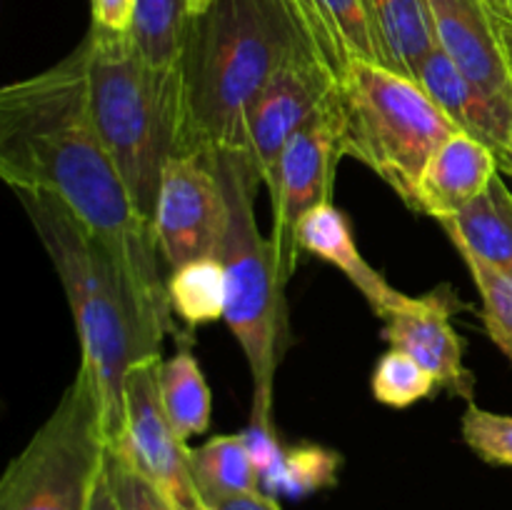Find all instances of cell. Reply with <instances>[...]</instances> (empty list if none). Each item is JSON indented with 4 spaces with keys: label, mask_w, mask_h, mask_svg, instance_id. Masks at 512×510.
Returning <instances> with one entry per match:
<instances>
[{
    "label": "cell",
    "mask_w": 512,
    "mask_h": 510,
    "mask_svg": "<svg viewBox=\"0 0 512 510\" xmlns=\"http://www.w3.org/2000/svg\"><path fill=\"white\" fill-rule=\"evenodd\" d=\"M0 175L13 190L60 200L113 250L150 303L173 315L153 223L90 113L83 43L53 68L0 90Z\"/></svg>",
    "instance_id": "1"
},
{
    "label": "cell",
    "mask_w": 512,
    "mask_h": 510,
    "mask_svg": "<svg viewBox=\"0 0 512 510\" xmlns=\"http://www.w3.org/2000/svg\"><path fill=\"white\" fill-rule=\"evenodd\" d=\"M15 195L65 290L80 343V368L95 388L105 445L115 448L125 433L130 368L140 360L163 358L173 315L150 303L113 250L60 200L33 190H15Z\"/></svg>",
    "instance_id": "2"
},
{
    "label": "cell",
    "mask_w": 512,
    "mask_h": 510,
    "mask_svg": "<svg viewBox=\"0 0 512 510\" xmlns=\"http://www.w3.org/2000/svg\"><path fill=\"white\" fill-rule=\"evenodd\" d=\"M303 45L285 0H218L190 15L180 53V153H245L248 108Z\"/></svg>",
    "instance_id": "3"
},
{
    "label": "cell",
    "mask_w": 512,
    "mask_h": 510,
    "mask_svg": "<svg viewBox=\"0 0 512 510\" xmlns=\"http://www.w3.org/2000/svg\"><path fill=\"white\" fill-rule=\"evenodd\" d=\"M88 103L95 128L140 213L153 223L163 170L180 153L183 85L180 63L158 68L140 55L128 30L93 25L83 38Z\"/></svg>",
    "instance_id": "4"
},
{
    "label": "cell",
    "mask_w": 512,
    "mask_h": 510,
    "mask_svg": "<svg viewBox=\"0 0 512 510\" xmlns=\"http://www.w3.org/2000/svg\"><path fill=\"white\" fill-rule=\"evenodd\" d=\"M220 183L228 198V228L215 258L225 270V323L248 360L253 378V418L250 428H273L275 373L285 353V283L280 280L275 250L263 238L255 220V193L263 185L258 170L245 153H213Z\"/></svg>",
    "instance_id": "5"
},
{
    "label": "cell",
    "mask_w": 512,
    "mask_h": 510,
    "mask_svg": "<svg viewBox=\"0 0 512 510\" xmlns=\"http://www.w3.org/2000/svg\"><path fill=\"white\" fill-rule=\"evenodd\" d=\"M343 153L390 185L410 210L420 175L455 123L415 78L373 60H358L338 78Z\"/></svg>",
    "instance_id": "6"
},
{
    "label": "cell",
    "mask_w": 512,
    "mask_h": 510,
    "mask_svg": "<svg viewBox=\"0 0 512 510\" xmlns=\"http://www.w3.org/2000/svg\"><path fill=\"white\" fill-rule=\"evenodd\" d=\"M105 445L90 375L78 368L53 413L0 478V510H90Z\"/></svg>",
    "instance_id": "7"
},
{
    "label": "cell",
    "mask_w": 512,
    "mask_h": 510,
    "mask_svg": "<svg viewBox=\"0 0 512 510\" xmlns=\"http://www.w3.org/2000/svg\"><path fill=\"white\" fill-rule=\"evenodd\" d=\"M343 123V103L335 85L333 93L318 105V110L290 138L280 155L278 180L270 190V205H273L270 243L283 283H288L298 265L300 220L318 205L333 203L335 170L340 158H345Z\"/></svg>",
    "instance_id": "8"
},
{
    "label": "cell",
    "mask_w": 512,
    "mask_h": 510,
    "mask_svg": "<svg viewBox=\"0 0 512 510\" xmlns=\"http://www.w3.org/2000/svg\"><path fill=\"white\" fill-rule=\"evenodd\" d=\"M228 198L213 153H180L168 160L153 210L158 250L168 270L215 258L228 228Z\"/></svg>",
    "instance_id": "9"
},
{
    "label": "cell",
    "mask_w": 512,
    "mask_h": 510,
    "mask_svg": "<svg viewBox=\"0 0 512 510\" xmlns=\"http://www.w3.org/2000/svg\"><path fill=\"white\" fill-rule=\"evenodd\" d=\"M163 358L140 360L125 385V433L108 448L148 478L175 510H208L190 473L188 445L175 435L158 395V368Z\"/></svg>",
    "instance_id": "10"
},
{
    "label": "cell",
    "mask_w": 512,
    "mask_h": 510,
    "mask_svg": "<svg viewBox=\"0 0 512 510\" xmlns=\"http://www.w3.org/2000/svg\"><path fill=\"white\" fill-rule=\"evenodd\" d=\"M335 85V73L308 43L268 80L248 108L245 155L255 165L268 193L278 180L285 145L308 123L310 115L333 93Z\"/></svg>",
    "instance_id": "11"
},
{
    "label": "cell",
    "mask_w": 512,
    "mask_h": 510,
    "mask_svg": "<svg viewBox=\"0 0 512 510\" xmlns=\"http://www.w3.org/2000/svg\"><path fill=\"white\" fill-rule=\"evenodd\" d=\"M435 45L480 90L512 110V50L488 0H425Z\"/></svg>",
    "instance_id": "12"
},
{
    "label": "cell",
    "mask_w": 512,
    "mask_h": 510,
    "mask_svg": "<svg viewBox=\"0 0 512 510\" xmlns=\"http://www.w3.org/2000/svg\"><path fill=\"white\" fill-rule=\"evenodd\" d=\"M450 298L440 290L428 295H408L400 308L383 318V338L418 360L433 373L448 393L473 403L475 378L465 365V345L450 323Z\"/></svg>",
    "instance_id": "13"
},
{
    "label": "cell",
    "mask_w": 512,
    "mask_h": 510,
    "mask_svg": "<svg viewBox=\"0 0 512 510\" xmlns=\"http://www.w3.org/2000/svg\"><path fill=\"white\" fill-rule=\"evenodd\" d=\"M418 83L428 90L455 128L483 140L498 153L500 165L512 170V110L470 83L458 65L435 45L418 70Z\"/></svg>",
    "instance_id": "14"
},
{
    "label": "cell",
    "mask_w": 512,
    "mask_h": 510,
    "mask_svg": "<svg viewBox=\"0 0 512 510\" xmlns=\"http://www.w3.org/2000/svg\"><path fill=\"white\" fill-rule=\"evenodd\" d=\"M500 168L498 153L488 143L455 130L425 165L413 210L440 223L478 198L500 175Z\"/></svg>",
    "instance_id": "15"
},
{
    "label": "cell",
    "mask_w": 512,
    "mask_h": 510,
    "mask_svg": "<svg viewBox=\"0 0 512 510\" xmlns=\"http://www.w3.org/2000/svg\"><path fill=\"white\" fill-rule=\"evenodd\" d=\"M298 250L335 265L360 290L378 318H385L408 300V295L395 290L383 273L360 255L353 228L335 203H323L305 213L298 225Z\"/></svg>",
    "instance_id": "16"
},
{
    "label": "cell",
    "mask_w": 512,
    "mask_h": 510,
    "mask_svg": "<svg viewBox=\"0 0 512 510\" xmlns=\"http://www.w3.org/2000/svg\"><path fill=\"white\" fill-rule=\"evenodd\" d=\"M300 33L335 78L358 60H378L373 30L360 0H285Z\"/></svg>",
    "instance_id": "17"
},
{
    "label": "cell",
    "mask_w": 512,
    "mask_h": 510,
    "mask_svg": "<svg viewBox=\"0 0 512 510\" xmlns=\"http://www.w3.org/2000/svg\"><path fill=\"white\" fill-rule=\"evenodd\" d=\"M440 225L460 255H473L512 275V190L500 175Z\"/></svg>",
    "instance_id": "18"
},
{
    "label": "cell",
    "mask_w": 512,
    "mask_h": 510,
    "mask_svg": "<svg viewBox=\"0 0 512 510\" xmlns=\"http://www.w3.org/2000/svg\"><path fill=\"white\" fill-rule=\"evenodd\" d=\"M373 30L378 60L385 68L418 80V70L435 48L425 0H360Z\"/></svg>",
    "instance_id": "19"
},
{
    "label": "cell",
    "mask_w": 512,
    "mask_h": 510,
    "mask_svg": "<svg viewBox=\"0 0 512 510\" xmlns=\"http://www.w3.org/2000/svg\"><path fill=\"white\" fill-rule=\"evenodd\" d=\"M158 395L170 428L183 443L210 428L213 395H210L203 368L190 348V340H185L175 350V355L160 363Z\"/></svg>",
    "instance_id": "20"
},
{
    "label": "cell",
    "mask_w": 512,
    "mask_h": 510,
    "mask_svg": "<svg viewBox=\"0 0 512 510\" xmlns=\"http://www.w3.org/2000/svg\"><path fill=\"white\" fill-rule=\"evenodd\" d=\"M193 473L203 503L243 493H260V470L245 435H215L200 448L188 450Z\"/></svg>",
    "instance_id": "21"
},
{
    "label": "cell",
    "mask_w": 512,
    "mask_h": 510,
    "mask_svg": "<svg viewBox=\"0 0 512 510\" xmlns=\"http://www.w3.org/2000/svg\"><path fill=\"white\" fill-rule=\"evenodd\" d=\"M168 300L173 315L190 328L225 320V270L218 258H198L168 273Z\"/></svg>",
    "instance_id": "22"
},
{
    "label": "cell",
    "mask_w": 512,
    "mask_h": 510,
    "mask_svg": "<svg viewBox=\"0 0 512 510\" xmlns=\"http://www.w3.org/2000/svg\"><path fill=\"white\" fill-rule=\"evenodd\" d=\"M185 0H135L128 35L148 63L175 68L188 28Z\"/></svg>",
    "instance_id": "23"
},
{
    "label": "cell",
    "mask_w": 512,
    "mask_h": 510,
    "mask_svg": "<svg viewBox=\"0 0 512 510\" xmlns=\"http://www.w3.org/2000/svg\"><path fill=\"white\" fill-rule=\"evenodd\" d=\"M340 455L320 445H300V448L283 450L278 463L263 478L265 493L283 495H308L315 490L333 488L338 480Z\"/></svg>",
    "instance_id": "24"
},
{
    "label": "cell",
    "mask_w": 512,
    "mask_h": 510,
    "mask_svg": "<svg viewBox=\"0 0 512 510\" xmlns=\"http://www.w3.org/2000/svg\"><path fill=\"white\" fill-rule=\"evenodd\" d=\"M435 385L438 380L433 378V373L398 348H390L388 353L380 355L370 378L375 400L390 408H408L418 400L430 398Z\"/></svg>",
    "instance_id": "25"
},
{
    "label": "cell",
    "mask_w": 512,
    "mask_h": 510,
    "mask_svg": "<svg viewBox=\"0 0 512 510\" xmlns=\"http://www.w3.org/2000/svg\"><path fill=\"white\" fill-rule=\"evenodd\" d=\"M460 258L465 260L475 288H478L485 330L512 363V275L473 258V255H460Z\"/></svg>",
    "instance_id": "26"
},
{
    "label": "cell",
    "mask_w": 512,
    "mask_h": 510,
    "mask_svg": "<svg viewBox=\"0 0 512 510\" xmlns=\"http://www.w3.org/2000/svg\"><path fill=\"white\" fill-rule=\"evenodd\" d=\"M460 433L465 445L488 465L512 468V415H500L468 403Z\"/></svg>",
    "instance_id": "27"
},
{
    "label": "cell",
    "mask_w": 512,
    "mask_h": 510,
    "mask_svg": "<svg viewBox=\"0 0 512 510\" xmlns=\"http://www.w3.org/2000/svg\"><path fill=\"white\" fill-rule=\"evenodd\" d=\"M108 463L110 483H113L115 498L123 510H175V505L150 483L148 478L138 473L130 463L118 458L115 453H105Z\"/></svg>",
    "instance_id": "28"
},
{
    "label": "cell",
    "mask_w": 512,
    "mask_h": 510,
    "mask_svg": "<svg viewBox=\"0 0 512 510\" xmlns=\"http://www.w3.org/2000/svg\"><path fill=\"white\" fill-rule=\"evenodd\" d=\"M135 0H90L93 5V25L115 33H125L130 28Z\"/></svg>",
    "instance_id": "29"
},
{
    "label": "cell",
    "mask_w": 512,
    "mask_h": 510,
    "mask_svg": "<svg viewBox=\"0 0 512 510\" xmlns=\"http://www.w3.org/2000/svg\"><path fill=\"white\" fill-rule=\"evenodd\" d=\"M208 510H280L273 495L265 490L260 493H243V495H228V498H218L208 503Z\"/></svg>",
    "instance_id": "30"
},
{
    "label": "cell",
    "mask_w": 512,
    "mask_h": 510,
    "mask_svg": "<svg viewBox=\"0 0 512 510\" xmlns=\"http://www.w3.org/2000/svg\"><path fill=\"white\" fill-rule=\"evenodd\" d=\"M90 510H123L120 508L118 498H115L113 483H110L108 463H103V470H100L98 480H95L93 498H90Z\"/></svg>",
    "instance_id": "31"
},
{
    "label": "cell",
    "mask_w": 512,
    "mask_h": 510,
    "mask_svg": "<svg viewBox=\"0 0 512 510\" xmlns=\"http://www.w3.org/2000/svg\"><path fill=\"white\" fill-rule=\"evenodd\" d=\"M215 3H218V0H185V5H188V15L203 13V10H208L210 5Z\"/></svg>",
    "instance_id": "32"
},
{
    "label": "cell",
    "mask_w": 512,
    "mask_h": 510,
    "mask_svg": "<svg viewBox=\"0 0 512 510\" xmlns=\"http://www.w3.org/2000/svg\"><path fill=\"white\" fill-rule=\"evenodd\" d=\"M488 3L493 5V8L498 10L500 15H505V18H512V15H510V10H508V3H505V0H488Z\"/></svg>",
    "instance_id": "33"
},
{
    "label": "cell",
    "mask_w": 512,
    "mask_h": 510,
    "mask_svg": "<svg viewBox=\"0 0 512 510\" xmlns=\"http://www.w3.org/2000/svg\"><path fill=\"white\" fill-rule=\"evenodd\" d=\"M503 30H505V38H508V45L512 50V18H505L503 20Z\"/></svg>",
    "instance_id": "34"
},
{
    "label": "cell",
    "mask_w": 512,
    "mask_h": 510,
    "mask_svg": "<svg viewBox=\"0 0 512 510\" xmlns=\"http://www.w3.org/2000/svg\"><path fill=\"white\" fill-rule=\"evenodd\" d=\"M505 3H508V10H510V15H512V0H505Z\"/></svg>",
    "instance_id": "35"
},
{
    "label": "cell",
    "mask_w": 512,
    "mask_h": 510,
    "mask_svg": "<svg viewBox=\"0 0 512 510\" xmlns=\"http://www.w3.org/2000/svg\"><path fill=\"white\" fill-rule=\"evenodd\" d=\"M510 173H512V170H510Z\"/></svg>",
    "instance_id": "36"
}]
</instances>
